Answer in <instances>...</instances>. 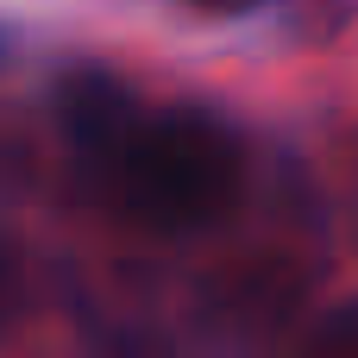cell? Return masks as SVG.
<instances>
[{"label": "cell", "mask_w": 358, "mask_h": 358, "mask_svg": "<svg viewBox=\"0 0 358 358\" xmlns=\"http://www.w3.org/2000/svg\"><path fill=\"white\" fill-rule=\"evenodd\" d=\"M107 195L132 227L151 233H208L245 195V138L201 107L138 113L126 138L101 157Z\"/></svg>", "instance_id": "6da1fadb"}, {"label": "cell", "mask_w": 358, "mask_h": 358, "mask_svg": "<svg viewBox=\"0 0 358 358\" xmlns=\"http://www.w3.org/2000/svg\"><path fill=\"white\" fill-rule=\"evenodd\" d=\"M50 113H57V132H63L88 164H101V157L126 138V126H132L145 107H138V94H132L113 69H101V63H76V69L57 76V88H50Z\"/></svg>", "instance_id": "7a4b0ae2"}, {"label": "cell", "mask_w": 358, "mask_h": 358, "mask_svg": "<svg viewBox=\"0 0 358 358\" xmlns=\"http://www.w3.org/2000/svg\"><path fill=\"white\" fill-rule=\"evenodd\" d=\"M296 358H358V302L327 308V315L308 327V340H302Z\"/></svg>", "instance_id": "3957f363"}, {"label": "cell", "mask_w": 358, "mask_h": 358, "mask_svg": "<svg viewBox=\"0 0 358 358\" xmlns=\"http://www.w3.org/2000/svg\"><path fill=\"white\" fill-rule=\"evenodd\" d=\"M25 315V258L13 239H0V334H13Z\"/></svg>", "instance_id": "277c9868"}, {"label": "cell", "mask_w": 358, "mask_h": 358, "mask_svg": "<svg viewBox=\"0 0 358 358\" xmlns=\"http://www.w3.org/2000/svg\"><path fill=\"white\" fill-rule=\"evenodd\" d=\"M195 13H208V19H239V13H252V6H264V0H189Z\"/></svg>", "instance_id": "5b68a950"}]
</instances>
